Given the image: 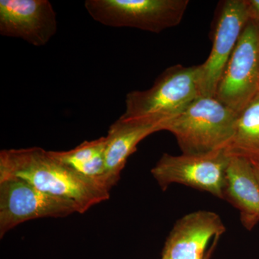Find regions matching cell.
<instances>
[{
	"instance_id": "6da1fadb",
	"label": "cell",
	"mask_w": 259,
	"mask_h": 259,
	"mask_svg": "<svg viewBox=\"0 0 259 259\" xmlns=\"http://www.w3.org/2000/svg\"><path fill=\"white\" fill-rule=\"evenodd\" d=\"M18 178L46 193L68 199L82 214L110 197V189L80 176L40 147L0 152V180Z\"/></svg>"
},
{
	"instance_id": "7a4b0ae2",
	"label": "cell",
	"mask_w": 259,
	"mask_h": 259,
	"mask_svg": "<svg viewBox=\"0 0 259 259\" xmlns=\"http://www.w3.org/2000/svg\"><path fill=\"white\" fill-rule=\"evenodd\" d=\"M238 115L215 97L200 96L166 121L163 131L175 136L182 153L203 154L226 147Z\"/></svg>"
},
{
	"instance_id": "3957f363",
	"label": "cell",
	"mask_w": 259,
	"mask_h": 259,
	"mask_svg": "<svg viewBox=\"0 0 259 259\" xmlns=\"http://www.w3.org/2000/svg\"><path fill=\"white\" fill-rule=\"evenodd\" d=\"M200 96L199 66L175 65L165 70L152 88L127 94L120 117L166 122Z\"/></svg>"
},
{
	"instance_id": "277c9868",
	"label": "cell",
	"mask_w": 259,
	"mask_h": 259,
	"mask_svg": "<svg viewBox=\"0 0 259 259\" xmlns=\"http://www.w3.org/2000/svg\"><path fill=\"white\" fill-rule=\"evenodd\" d=\"M188 0H87L84 7L98 23L155 33L180 25Z\"/></svg>"
},
{
	"instance_id": "5b68a950",
	"label": "cell",
	"mask_w": 259,
	"mask_h": 259,
	"mask_svg": "<svg viewBox=\"0 0 259 259\" xmlns=\"http://www.w3.org/2000/svg\"><path fill=\"white\" fill-rule=\"evenodd\" d=\"M230 158L224 149L203 154L163 153L151 174L163 190L180 184L224 199Z\"/></svg>"
},
{
	"instance_id": "8992f818",
	"label": "cell",
	"mask_w": 259,
	"mask_h": 259,
	"mask_svg": "<svg viewBox=\"0 0 259 259\" xmlns=\"http://www.w3.org/2000/svg\"><path fill=\"white\" fill-rule=\"evenodd\" d=\"M80 213L68 199L39 190L18 178L0 180V238L22 223L45 218H64Z\"/></svg>"
},
{
	"instance_id": "52a82bcc",
	"label": "cell",
	"mask_w": 259,
	"mask_h": 259,
	"mask_svg": "<svg viewBox=\"0 0 259 259\" xmlns=\"http://www.w3.org/2000/svg\"><path fill=\"white\" fill-rule=\"evenodd\" d=\"M259 92V26L248 20L218 83L215 97L236 113Z\"/></svg>"
},
{
	"instance_id": "ba28073f",
	"label": "cell",
	"mask_w": 259,
	"mask_h": 259,
	"mask_svg": "<svg viewBox=\"0 0 259 259\" xmlns=\"http://www.w3.org/2000/svg\"><path fill=\"white\" fill-rule=\"evenodd\" d=\"M248 20L245 0L220 3L210 54L199 65L201 96L215 97L218 83Z\"/></svg>"
},
{
	"instance_id": "9c48e42d",
	"label": "cell",
	"mask_w": 259,
	"mask_h": 259,
	"mask_svg": "<svg viewBox=\"0 0 259 259\" xmlns=\"http://www.w3.org/2000/svg\"><path fill=\"white\" fill-rule=\"evenodd\" d=\"M57 32L56 13L48 0H1L0 34L44 47Z\"/></svg>"
},
{
	"instance_id": "30bf717a",
	"label": "cell",
	"mask_w": 259,
	"mask_h": 259,
	"mask_svg": "<svg viewBox=\"0 0 259 259\" xmlns=\"http://www.w3.org/2000/svg\"><path fill=\"white\" fill-rule=\"evenodd\" d=\"M226 231L217 213L207 210L189 213L175 223L161 259H204L211 239L221 237Z\"/></svg>"
},
{
	"instance_id": "8fae6325",
	"label": "cell",
	"mask_w": 259,
	"mask_h": 259,
	"mask_svg": "<svg viewBox=\"0 0 259 259\" xmlns=\"http://www.w3.org/2000/svg\"><path fill=\"white\" fill-rule=\"evenodd\" d=\"M165 122L120 117L109 129L106 137L107 177L112 187L117 184L127 158L137 149L138 145L150 135L163 131Z\"/></svg>"
},
{
	"instance_id": "7c38bea8",
	"label": "cell",
	"mask_w": 259,
	"mask_h": 259,
	"mask_svg": "<svg viewBox=\"0 0 259 259\" xmlns=\"http://www.w3.org/2000/svg\"><path fill=\"white\" fill-rule=\"evenodd\" d=\"M224 199L239 210L242 224L247 230L259 223V184L249 160L230 158Z\"/></svg>"
},
{
	"instance_id": "4fadbf2b",
	"label": "cell",
	"mask_w": 259,
	"mask_h": 259,
	"mask_svg": "<svg viewBox=\"0 0 259 259\" xmlns=\"http://www.w3.org/2000/svg\"><path fill=\"white\" fill-rule=\"evenodd\" d=\"M49 151L53 157L80 176L105 185L110 190L112 188L107 177L105 136L84 141L69 151Z\"/></svg>"
},
{
	"instance_id": "5bb4252c",
	"label": "cell",
	"mask_w": 259,
	"mask_h": 259,
	"mask_svg": "<svg viewBox=\"0 0 259 259\" xmlns=\"http://www.w3.org/2000/svg\"><path fill=\"white\" fill-rule=\"evenodd\" d=\"M224 150L230 157L259 160V92L238 114L233 136Z\"/></svg>"
},
{
	"instance_id": "9a60e30c",
	"label": "cell",
	"mask_w": 259,
	"mask_h": 259,
	"mask_svg": "<svg viewBox=\"0 0 259 259\" xmlns=\"http://www.w3.org/2000/svg\"><path fill=\"white\" fill-rule=\"evenodd\" d=\"M248 19L259 26V0H245Z\"/></svg>"
},
{
	"instance_id": "2e32d148",
	"label": "cell",
	"mask_w": 259,
	"mask_h": 259,
	"mask_svg": "<svg viewBox=\"0 0 259 259\" xmlns=\"http://www.w3.org/2000/svg\"><path fill=\"white\" fill-rule=\"evenodd\" d=\"M220 237H217V238L213 239V242L212 245H211L210 248H209V250H207V253H206L205 256H204V259H209L211 258V255H212V253H213V250H214V248H216L218 244V240H219Z\"/></svg>"
},
{
	"instance_id": "e0dca14e",
	"label": "cell",
	"mask_w": 259,
	"mask_h": 259,
	"mask_svg": "<svg viewBox=\"0 0 259 259\" xmlns=\"http://www.w3.org/2000/svg\"><path fill=\"white\" fill-rule=\"evenodd\" d=\"M251 163L252 166H253V171H254L255 178L258 181L259 184V160H253V161H250Z\"/></svg>"
}]
</instances>
